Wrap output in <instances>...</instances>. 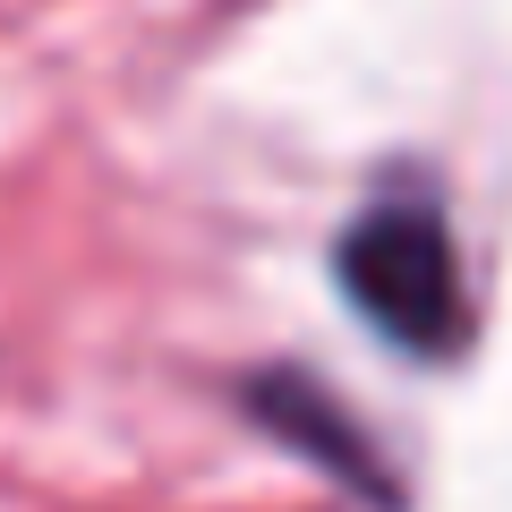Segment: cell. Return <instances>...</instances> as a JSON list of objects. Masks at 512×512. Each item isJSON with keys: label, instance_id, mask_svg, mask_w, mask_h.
<instances>
[{"label": "cell", "instance_id": "7a4b0ae2", "mask_svg": "<svg viewBox=\"0 0 512 512\" xmlns=\"http://www.w3.org/2000/svg\"><path fill=\"white\" fill-rule=\"evenodd\" d=\"M239 402H248L256 419L274 427L282 444H299L316 470H333L342 487H367L376 504H393V478H384V470H376V453H367V427L350 419L342 402H333V393L308 376V367H265V376H256Z\"/></svg>", "mask_w": 512, "mask_h": 512}, {"label": "cell", "instance_id": "6da1fadb", "mask_svg": "<svg viewBox=\"0 0 512 512\" xmlns=\"http://www.w3.org/2000/svg\"><path fill=\"white\" fill-rule=\"evenodd\" d=\"M333 282H342L350 316L384 333L410 359H453L470 342V291H461L453 222L419 188H384L333 239Z\"/></svg>", "mask_w": 512, "mask_h": 512}]
</instances>
